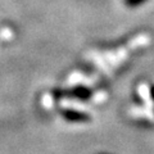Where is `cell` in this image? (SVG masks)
Listing matches in <instances>:
<instances>
[{"label": "cell", "instance_id": "3957f363", "mask_svg": "<svg viewBox=\"0 0 154 154\" xmlns=\"http://www.w3.org/2000/svg\"><path fill=\"white\" fill-rule=\"evenodd\" d=\"M148 0H125V4L128 7V8H135V7H139L141 4L146 3Z\"/></svg>", "mask_w": 154, "mask_h": 154}, {"label": "cell", "instance_id": "6da1fadb", "mask_svg": "<svg viewBox=\"0 0 154 154\" xmlns=\"http://www.w3.org/2000/svg\"><path fill=\"white\" fill-rule=\"evenodd\" d=\"M63 116L68 121H86V119H89V116L81 112H76V110H64Z\"/></svg>", "mask_w": 154, "mask_h": 154}, {"label": "cell", "instance_id": "7a4b0ae2", "mask_svg": "<svg viewBox=\"0 0 154 154\" xmlns=\"http://www.w3.org/2000/svg\"><path fill=\"white\" fill-rule=\"evenodd\" d=\"M71 95L75 98H80V99H88L90 96V90L86 88H77L71 91Z\"/></svg>", "mask_w": 154, "mask_h": 154}, {"label": "cell", "instance_id": "277c9868", "mask_svg": "<svg viewBox=\"0 0 154 154\" xmlns=\"http://www.w3.org/2000/svg\"><path fill=\"white\" fill-rule=\"evenodd\" d=\"M150 95H152V98L154 99V86H152V88H150Z\"/></svg>", "mask_w": 154, "mask_h": 154}]
</instances>
